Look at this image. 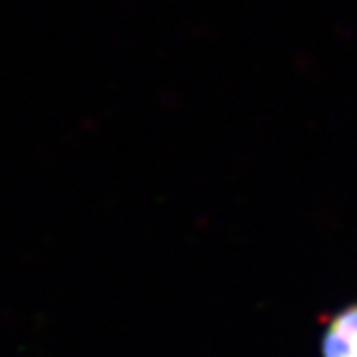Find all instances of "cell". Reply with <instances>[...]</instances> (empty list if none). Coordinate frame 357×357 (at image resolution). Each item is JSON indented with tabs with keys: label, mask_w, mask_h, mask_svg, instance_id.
<instances>
[{
	"label": "cell",
	"mask_w": 357,
	"mask_h": 357,
	"mask_svg": "<svg viewBox=\"0 0 357 357\" xmlns=\"http://www.w3.org/2000/svg\"><path fill=\"white\" fill-rule=\"evenodd\" d=\"M323 357H357V303L335 312L320 340Z\"/></svg>",
	"instance_id": "1"
}]
</instances>
